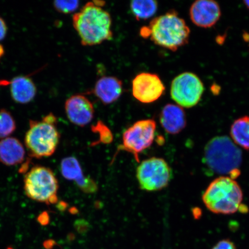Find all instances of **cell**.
<instances>
[{
	"mask_svg": "<svg viewBox=\"0 0 249 249\" xmlns=\"http://www.w3.org/2000/svg\"><path fill=\"white\" fill-rule=\"evenodd\" d=\"M53 6L56 11L64 14L73 13L79 7L78 1H55Z\"/></svg>",
	"mask_w": 249,
	"mask_h": 249,
	"instance_id": "44dd1931",
	"label": "cell"
},
{
	"mask_svg": "<svg viewBox=\"0 0 249 249\" xmlns=\"http://www.w3.org/2000/svg\"><path fill=\"white\" fill-rule=\"evenodd\" d=\"M142 37H148L155 44L176 52L189 42L191 30L176 11L155 18L148 27L140 31Z\"/></svg>",
	"mask_w": 249,
	"mask_h": 249,
	"instance_id": "7a4b0ae2",
	"label": "cell"
},
{
	"mask_svg": "<svg viewBox=\"0 0 249 249\" xmlns=\"http://www.w3.org/2000/svg\"><path fill=\"white\" fill-rule=\"evenodd\" d=\"M65 109L68 119L77 126L87 125L94 117L95 110L92 103L83 95L71 96L65 102Z\"/></svg>",
	"mask_w": 249,
	"mask_h": 249,
	"instance_id": "8fae6325",
	"label": "cell"
},
{
	"mask_svg": "<svg viewBox=\"0 0 249 249\" xmlns=\"http://www.w3.org/2000/svg\"><path fill=\"white\" fill-rule=\"evenodd\" d=\"M57 122V118L52 113L41 121H30L24 142L30 157L40 159L54 153L60 139Z\"/></svg>",
	"mask_w": 249,
	"mask_h": 249,
	"instance_id": "5b68a950",
	"label": "cell"
},
{
	"mask_svg": "<svg viewBox=\"0 0 249 249\" xmlns=\"http://www.w3.org/2000/svg\"><path fill=\"white\" fill-rule=\"evenodd\" d=\"M165 87L157 74L142 72L132 81L134 98L142 104H151L158 100L163 94Z\"/></svg>",
	"mask_w": 249,
	"mask_h": 249,
	"instance_id": "30bf717a",
	"label": "cell"
},
{
	"mask_svg": "<svg viewBox=\"0 0 249 249\" xmlns=\"http://www.w3.org/2000/svg\"><path fill=\"white\" fill-rule=\"evenodd\" d=\"M230 135L236 145L249 151V116L236 120L231 126Z\"/></svg>",
	"mask_w": 249,
	"mask_h": 249,
	"instance_id": "ac0fdd59",
	"label": "cell"
},
{
	"mask_svg": "<svg viewBox=\"0 0 249 249\" xmlns=\"http://www.w3.org/2000/svg\"><path fill=\"white\" fill-rule=\"evenodd\" d=\"M61 172L65 179L74 180L83 192L91 191L94 185L93 180L84 176L82 167L75 158H64L61 163Z\"/></svg>",
	"mask_w": 249,
	"mask_h": 249,
	"instance_id": "9a60e30c",
	"label": "cell"
},
{
	"mask_svg": "<svg viewBox=\"0 0 249 249\" xmlns=\"http://www.w3.org/2000/svg\"><path fill=\"white\" fill-rule=\"evenodd\" d=\"M204 91V85L200 78L191 72L179 74L171 83V98L181 107H195L200 102Z\"/></svg>",
	"mask_w": 249,
	"mask_h": 249,
	"instance_id": "9c48e42d",
	"label": "cell"
},
{
	"mask_svg": "<svg viewBox=\"0 0 249 249\" xmlns=\"http://www.w3.org/2000/svg\"><path fill=\"white\" fill-rule=\"evenodd\" d=\"M17 128L15 121L12 115L7 110H0V139L8 138Z\"/></svg>",
	"mask_w": 249,
	"mask_h": 249,
	"instance_id": "ffe728a7",
	"label": "cell"
},
{
	"mask_svg": "<svg viewBox=\"0 0 249 249\" xmlns=\"http://www.w3.org/2000/svg\"><path fill=\"white\" fill-rule=\"evenodd\" d=\"M24 183V191L32 200L46 204L57 202L58 180L49 168L33 167L25 176Z\"/></svg>",
	"mask_w": 249,
	"mask_h": 249,
	"instance_id": "8992f818",
	"label": "cell"
},
{
	"mask_svg": "<svg viewBox=\"0 0 249 249\" xmlns=\"http://www.w3.org/2000/svg\"><path fill=\"white\" fill-rule=\"evenodd\" d=\"M73 25L84 46H94L113 37L110 14L95 2L87 3L73 15Z\"/></svg>",
	"mask_w": 249,
	"mask_h": 249,
	"instance_id": "6da1fadb",
	"label": "cell"
},
{
	"mask_svg": "<svg viewBox=\"0 0 249 249\" xmlns=\"http://www.w3.org/2000/svg\"><path fill=\"white\" fill-rule=\"evenodd\" d=\"M9 86L12 98L18 104H29L36 95V87L29 76L15 77L10 81Z\"/></svg>",
	"mask_w": 249,
	"mask_h": 249,
	"instance_id": "2e32d148",
	"label": "cell"
},
{
	"mask_svg": "<svg viewBox=\"0 0 249 249\" xmlns=\"http://www.w3.org/2000/svg\"><path fill=\"white\" fill-rule=\"evenodd\" d=\"M213 249H236L235 245L229 239H223L217 243Z\"/></svg>",
	"mask_w": 249,
	"mask_h": 249,
	"instance_id": "7402d4cb",
	"label": "cell"
},
{
	"mask_svg": "<svg viewBox=\"0 0 249 249\" xmlns=\"http://www.w3.org/2000/svg\"><path fill=\"white\" fill-rule=\"evenodd\" d=\"M160 121L165 131L171 135H176L186 127L185 112L178 105L167 104L161 111Z\"/></svg>",
	"mask_w": 249,
	"mask_h": 249,
	"instance_id": "4fadbf2b",
	"label": "cell"
},
{
	"mask_svg": "<svg viewBox=\"0 0 249 249\" xmlns=\"http://www.w3.org/2000/svg\"><path fill=\"white\" fill-rule=\"evenodd\" d=\"M10 82L6 80H0V87L7 86L9 85Z\"/></svg>",
	"mask_w": 249,
	"mask_h": 249,
	"instance_id": "cb8c5ba5",
	"label": "cell"
},
{
	"mask_svg": "<svg viewBox=\"0 0 249 249\" xmlns=\"http://www.w3.org/2000/svg\"><path fill=\"white\" fill-rule=\"evenodd\" d=\"M202 198L207 209L212 213L230 214L240 209L243 193L234 179L222 176L210 183Z\"/></svg>",
	"mask_w": 249,
	"mask_h": 249,
	"instance_id": "277c9868",
	"label": "cell"
},
{
	"mask_svg": "<svg viewBox=\"0 0 249 249\" xmlns=\"http://www.w3.org/2000/svg\"><path fill=\"white\" fill-rule=\"evenodd\" d=\"M4 54V49L3 46L0 44V58H1Z\"/></svg>",
	"mask_w": 249,
	"mask_h": 249,
	"instance_id": "d4e9b609",
	"label": "cell"
},
{
	"mask_svg": "<svg viewBox=\"0 0 249 249\" xmlns=\"http://www.w3.org/2000/svg\"><path fill=\"white\" fill-rule=\"evenodd\" d=\"M7 26L3 18L0 17V41L4 39L7 35Z\"/></svg>",
	"mask_w": 249,
	"mask_h": 249,
	"instance_id": "603a6c76",
	"label": "cell"
},
{
	"mask_svg": "<svg viewBox=\"0 0 249 249\" xmlns=\"http://www.w3.org/2000/svg\"><path fill=\"white\" fill-rule=\"evenodd\" d=\"M136 177L140 188L148 192L158 191L169 185L172 171L163 159L154 157L139 164Z\"/></svg>",
	"mask_w": 249,
	"mask_h": 249,
	"instance_id": "52a82bcc",
	"label": "cell"
},
{
	"mask_svg": "<svg viewBox=\"0 0 249 249\" xmlns=\"http://www.w3.org/2000/svg\"><path fill=\"white\" fill-rule=\"evenodd\" d=\"M130 9L138 20L151 18L158 11V2L152 0H139L130 3Z\"/></svg>",
	"mask_w": 249,
	"mask_h": 249,
	"instance_id": "d6986e66",
	"label": "cell"
},
{
	"mask_svg": "<svg viewBox=\"0 0 249 249\" xmlns=\"http://www.w3.org/2000/svg\"><path fill=\"white\" fill-rule=\"evenodd\" d=\"M93 93L103 104H113L122 94L123 83L117 77H103L96 82Z\"/></svg>",
	"mask_w": 249,
	"mask_h": 249,
	"instance_id": "5bb4252c",
	"label": "cell"
},
{
	"mask_svg": "<svg viewBox=\"0 0 249 249\" xmlns=\"http://www.w3.org/2000/svg\"><path fill=\"white\" fill-rule=\"evenodd\" d=\"M203 161L212 172L220 175L229 174L234 179L240 175L239 168L242 161V151L229 137L217 136L205 145Z\"/></svg>",
	"mask_w": 249,
	"mask_h": 249,
	"instance_id": "3957f363",
	"label": "cell"
},
{
	"mask_svg": "<svg viewBox=\"0 0 249 249\" xmlns=\"http://www.w3.org/2000/svg\"><path fill=\"white\" fill-rule=\"evenodd\" d=\"M157 124L153 120L137 121L124 133L120 149L132 154L139 161V155L153 144Z\"/></svg>",
	"mask_w": 249,
	"mask_h": 249,
	"instance_id": "ba28073f",
	"label": "cell"
},
{
	"mask_svg": "<svg viewBox=\"0 0 249 249\" xmlns=\"http://www.w3.org/2000/svg\"><path fill=\"white\" fill-rule=\"evenodd\" d=\"M244 3L246 6L249 9V1H244Z\"/></svg>",
	"mask_w": 249,
	"mask_h": 249,
	"instance_id": "484cf974",
	"label": "cell"
},
{
	"mask_svg": "<svg viewBox=\"0 0 249 249\" xmlns=\"http://www.w3.org/2000/svg\"><path fill=\"white\" fill-rule=\"evenodd\" d=\"M190 18L196 26L210 28L220 19L221 10L219 4L213 0H197L190 8Z\"/></svg>",
	"mask_w": 249,
	"mask_h": 249,
	"instance_id": "7c38bea8",
	"label": "cell"
},
{
	"mask_svg": "<svg viewBox=\"0 0 249 249\" xmlns=\"http://www.w3.org/2000/svg\"><path fill=\"white\" fill-rule=\"evenodd\" d=\"M25 149L19 140L7 138L0 142V161L8 166H15L23 161Z\"/></svg>",
	"mask_w": 249,
	"mask_h": 249,
	"instance_id": "e0dca14e",
	"label": "cell"
}]
</instances>
